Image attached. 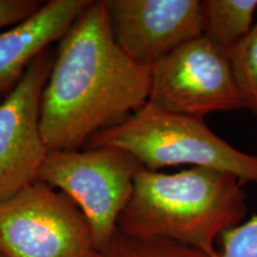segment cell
<instances>
[{
	"instance_id": "obj_4",
	"label": "cell",
	"mask_w": 257,
	"mask_h": 257,
	"mask_svg": "<svg viewBox=\"0 0 257 257\" xmlns=\"http://www.w3.org/2000/svg\"><path fill=\"white\" fill-rule=\"evenodd\" d=\"M144 167L136 157L114 147L85 150H49L37 180L72 199L87 218L100 252L113 238L117 224Z\"/></svg>"
},
{
	"instance_id": "obj_6",
	"label": "cell",
	"mask_w": 257,
	"mask_h": 257,
	"mask_svg": "<svg viewBox=\"0 0 257 257\" xmlns=\"http://www.w3.org/2000/svg\"><path fill=\"white\" fill-rule=\"evenodd\" d=\"M148 102L201 119L214 112L246 108L226 51L205 35L186 42L150 67Z\"/></svg>"
},
{
	"instance_id": "obj_3",
	"label": "cell",
	"mask_w": 257,
	"mask_h": 257,
	"mask_svg": "<svg viewBox=\"0 0 257 257\" xmlns=\"http://www.w3.org/2000/svg\"><path fill=\"white\" fill-rule=\"evenodd\" d=\"M86 147L119 148L153 172L201 167L230 173L243 184L257 182V155L231 146L201 118L163 111L149 102L120 124L93 135Z\"/></svg>"
},
{
	"instance_id": "obj_8",
	"label": "cell",
	"mask_w": 257,
	"mask_h": 257,
	"mask_svg": "<svg viewBox=\"0 0 257 257\" xmlns=\"http://www.w3.org/2000/svg\"><path fill=\"white\" fill-rule=\"evenodd\" d=\"M115 42L137 63L152 67L204 35L200 0H104Z\"/></svg>"
},
{
	"instance_id": "obj_7",
	"label": "cell",
	"mask_w": 257,
	"mask_h": 257,
	"mask_svg": "<svg viewBox=\"0 0 257 257\" xmlns=\"http://www.w3.org/2000/svg\"><path fill=\"white\" fill-rule=\"evenodd\" d=\"M53 60L48 48L0 101V199L37 181L48 153L41 131V102Z\"/></svg>"
},
{
	"instance_id": "obj_2",
	"label": "cell",
	"mask_w": 257,
	"mask_h": 257,
	"mask_svg": "<svg viewBox=\"0 0 257 257\" xmlns=\"http://www.w3.org/2000/svg\"><path fill=\"white\" fill-rule=\"evenodd\" d=\"M243 182L201 167L174 174L142 168L117 230L138 239L170 240L218 257L216 240L246 212Z\"/></svg>"
},
{
	"instance_id": "obj_16",
	"label": "cell",
	"mask_w": 257,
	"mask_h": 257,
	"mask_svg": "<svg viewBox=\"0 0 257 257\" xmlns=\"http://www.w3.org/2000/svg\"><path fill=\"white\" fill-rule=\"evenodd\" d=\"M0 257H4V256H3V255H2V253H0Z\"/></svg>"
},
{
	"instance_id": "obj_15",
	"label": "cell",
	"mask_w": 257,
	"mask_h": 257,
	"mask_svg": "<svg viewBox=\"0 0 257 257\" xmlns=\"http://www.w3.org/2000/svg\"><path fill=\"white\" fill-rule=\"evenodd\" d=\"M2 95H3V94H0V101H2V100H3V99H2Z\"/></svg>"
},
{
	"instance_id": "obj_13",
	"label": "cell",
	"mask_w": 257,
	"mask_h": 257,
	"mask_svg": "<svg viewBox=\"0 0 257 257\" xmlns=\"http://www.w3.org/2000/svg\"><path fill=\"white\" fill-rule=\"evenodd\" d=\"M218 257H257V214L221 234Z\"/></svg>"
},
{
	"instance_id": "obj_5",
	"label": "cell",
	"mask_w": 257,
	"mask_h": 257,
	"mask_svg": "<svg viewBox=\"0 0 257 257\" xmlns=\"http://www.w3.org/2000/svg\"><path fill=\"white\" fill-rule=\"evenodd\" d=\"M4 257H101L91 224L61 191L35 181L0 199Z\"/></svg>"
},
{
	"instance_id": "obj_14",
	"label": "cell",
	"mask_w": 257,
	"mask_h": 257,
	"mask_svg": "<svg viewBox=\"0 0 257 257\" xmlns=\"http://www.w3.org/2000/svg\"><path fill=\"white\" fill-rule=\"evenodd\" d=\"M42 5L43 3L38 0H0V30L25 21Z\"/></svg>"
},
{
	"instance_id": "obj_9",
	"label": "cell",
	"mask_w": 257,
	"mask_h": 257,
	"mask_svg": "<svg viewBox=\"0 0 257 257\" xmlns=\"http://www.w3.org/2000/svg\"><path fill=\"white\" fill-rule=\"evenodd\" d=\"M91 4V0H50L25 21L0 31V94H8L32 61L61 40Z\"/></svg>"
},
{
	"instance_id": "obj_11",
	"label": "cell",
	"mask_w": 257,
	"mask_h": 257,
	"mask_svg": "<svg viewBox=\"0 0 257 257\" xmlns=\"http://www.w3.org/2000/svg\"><path fill=\"white\" fill-rule=\"evenodd\" d=\"M101 257H210L191 246L162 239H138L115 231Z\"/></svg>"
},
{
	"instance_id": "obj_10",
	"label": "cell",
	"mask_w": 257,
	"mask_h": 257,
	"mask_svg": "<svg viewBox=\"0 0 257 257\" xmlns=\"http://www.w3.org/2000/svg\"><path fill=\"white\" fill-rule=\"evenodd\" d=\"M257 0H204V35L226 51L251 30Z\"/></svg>"
},
{
	"instance_id": "obj_1",
	"label": "cell",
	"mask_w": 257,
	"mask_h": 257,
	"mask_svg": "<svg viewBox=\"0 0 257 257\" xmlns=\"http://www.w3.org/2000/svg\"><path fill=\"white\" fill-rule=\"evenodd\" d=\"M150 68L114 40L104 0L92 2L60 40L42 94L41 131L49 150H79L148 102Z\"/></svg>"
},
{
	"instance_id": "obj_12",
	"label": "cell",
	"mask_w": 257,
	"mask_h": 257,
	"mask_svg": "<svg viewBox=\"0 0 257 257\" xmlns=\"http://www.w3.org/2000/svg\"><path fill=\"white\" fill-rule=\"evenodd\" d=\"M248 110L257 119V23L242 41L226 50Z\"/></svg>"
}]
</instances>
